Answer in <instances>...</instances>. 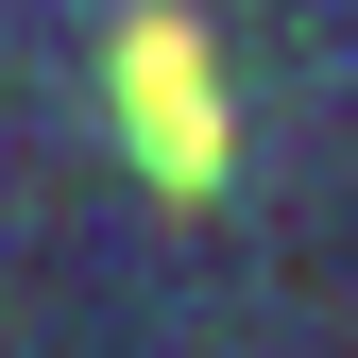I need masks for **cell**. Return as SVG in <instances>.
Segmentation results:
<instances>
[{
  "label": "cell",
  "mask_w": 358,
  "mask_h": 358,
  "mask_svg": "<svg viewBox=\"0 0 358 358\" xmlns=\"http://www.w3.org/2000/svg\"><path fill=\"white\" fill-rule=\"evenodd\" d=\"M103 85H120V154H137L171 205H205L222 171H239V120H222V52H205V17L137 0V17H120V52H103Z\"/></svg>",
  "instance_id": "obj_1"
}]
</instances>
